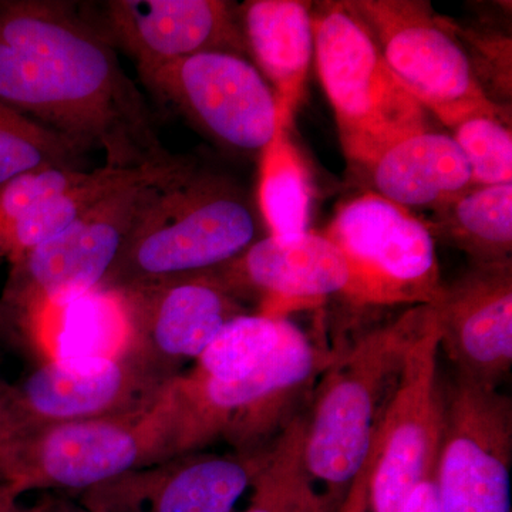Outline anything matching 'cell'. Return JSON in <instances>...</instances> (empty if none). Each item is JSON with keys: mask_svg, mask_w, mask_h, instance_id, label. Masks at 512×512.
<instances>
[{"mask_svg": "<svg viewBox=\"0 0 512 512\" xmlns=\"http://www.w3.org/2000/svg\"><path fill=\"white\" fill-rule=\"evenodd\" d=\"M0 103L84 154L103 151L107 167L180 160L164 147L90 3L0 0Z\"/></svg>", "mask_w": 512, "mask_h": 512, "instance_id": "obj_1", "label": "cell"}, {"mask_svg": "<svg viewBox=\"0 0 512 512\" xmlns=\"http://www.w3.org/2000/svg\"><path fill=\"white\" fill-rule=\"evenodd\" d=\"M197 421L181 376L141 412L42 427L0 450V484L30 491L92 488L140 468L201 451Z\"/></svg>", "mask_w": 512, "mask_h": 512, "instance_id": "obj_2", "label": "cell"}, {"mask_svg": "<svg viewBox=\"0 0 512 512\" xmlns=\"http://www.w3.org/2000/svg\"><path fill=\"white\" fill-rule=\"evenodd\" d=\"M433 312V305L404 308L396 318L367 330L336 355L315 384L303 409V464L338 508L369 458L407 352Z\"/></svg>", "mask_w": 512, "mask_h": 512, "instance_id": "obj_3", "label": "cell"}, {"mask_svg": "<svg viewBox=\"0 0 512 512\" xmlns=\"http://www.w3.org/2000/svg\"><path fill=\"white\" fill-rule=\"evenodd\" d=\"M256 239L258 220L242 188L185 158L141 212L100 288L126 289L215 271Z\"/></svg>", "mask_w": 512, "mask_h": 512, "instance_id": "obj_4", "label": "cell"}, {"mask_svg": "<svg viewBox=\"0 0 512 512\" xmlns=\"http://www.w3.org/2000/svg\"><path fill=\"white\" fill-rule=\"evenodd\" d=\"M320 83L349 163L365 173L397 141L429 130V113L384 62L375 37L345 3L313 13Z\"/></svg>", "mask_w": 512, "mask_h": 512, "instance_id": "obj_5", "label": "cell"}, {"mask_svg": "<svg viewBox=\"0 0 512 512\" xmlns=\"http://www.w3.org/2000/svg\"><path fill=\"white\" fill-rule=\"evenodd\" d=\"M114 192L72 227L12 262L0 298V336L47 308L100 288L141 212L178 165Z\"/></svg>", "mask_w": 512, "mask_h": 512, "instance_id": "obj_6", "label": "cell"}, {"mask_svg": "<svg viewBox=\"0 0 512 512\" xmlns=\"http://www.w3.org/2000/svg\"><path fill=\"white\" fill-rule=\"evenodd\" d=\"M348 266L342 298L359 311L433 305L443 291L436 241L410 210L365 192L323 232Z\"/></svg>", "mask_w": 512, "mask_h": 512, "instance_id": "obj_7", "label": "cell"}, {"mask_svg": "<svg viewBox=\"0 0 512 512\" xmlns=\"http://www.w3.org/2000/svg\"><path fill=\"white\" fill-rule=\"evenodd\" d=\"M338 353L323 349L289 320L281 342L254 372L234 382L181 375L208 444L225 440L241 453L272 447L305 409Z\"/></svg>", "mask_w": 512, "mask_h": 512, "instance_id": "obj_8", "label": "cell"}, {"mask_svg": "<svg viewBox=\"0 0 512 512\" xmlns=\"http://www.w3.org/2000/svg\"><path fill=\"white\" fill-rule=\"evenodd\" d=\"M375 37L384 62L427 113L453 128L480 114H501L484 92L450 20L414 0L348 2Z\"/></svg>", "mask_w": 512, "mask_h": 512, "instance_id": "obj_9", "label": "cell"}, {"mask_svg": "<svg viewBox=\"0 0 512 512\" xmlns=\"http://www.w3.org/2000/svg\"><path fill=\"white\" fill-rule=\"evenodd\" d=\"M439 353L434 311L407 352L373 437L369 512H402L417 485L434 476L444 430Z\"/></svg>", "mask_w": 512, "mask_h": 512, "instance_id": "obj_10", "label": "cell"}, {"mask_svg": "<svg viewBox=\"0 0 512 512\" xmlns=\"http://www.w3.org/2000/svg\"><path fill=\"white\" fill-rule=\"evenodd\" d=\"M138 76L161 103L228 150L261 156L274 137V90L248 57L201 53Z\"/></svg>", "mask_w": 512, "mask_h": 512, "instance_id": "obj_11", "label": "cell"}, {"mask_svg": "<svg viewBox=\"0 0 512 512\" xmlns=\"http://www.w3.org/2000/svg\"><path fill=\"white\" fill-rule=\"evenodd\" d=\"M434 471L440 512H511L512 403L493 387L454 377Z\"/></svg>", "mask_w": 512, "mask_h": 512, "instance_id": "obj_12", "label": "cell"}, {"mask_svg": "<svg viewBox=\"0 0 512 512\" xmlns=\"http://www.w3.org/2000/svg\"><path fill=\"white\" fill-rule=\"evenodd\" d=\"M171 382L130 353L47 359L20 382L12 383L15 439L55 424L141 412L156 402Z\"/></svg>", "mask_w": 512, "mask_h": 512, "instance_id": "obj_13", "label": "cell"}, {"mask_svg": "<svg viewBox=\"0 0 512 512\" xmlns=\"http://www.w3.org/2000/svg\"><path fill=\"white\" fill-rule=\"evenodd\" d=\"M131 323L130 355L165 380L197 362L222 326L247 313L212 272L119 289Z\"/></svg>", "mask_w": 512, "mask_h": 512, "instance_id": "obj_14", "label": "cell"}, {"mask_svg": "<svg viewBox=\"0 0 512 512\" xmlns=\"http://www.w3.org/2000/svg\"><path fill=\"white\" fill-rule=\"evenodd\" d=\"M274 446L255 453L184 454L92 488L80 494V504L93 512H234Z\"/></svg>", "mask_w": 512, "mask_h": 512, "instance_id": "obj_15", "label": "cell"}, {"mask_svg": "<svg viewBox=\"0 0 512 512\" xmlns=\"http://www.w3.org/2000/svg\"><path fill=\"white\" fill-rule=\"evenodd\" d=\"M137 72L208 52L248 57L237 3L224 0H107L90 3Z\"/></svg>", "mask_w": 512, "mask_h": 512, "instance_id": "obj_16", "label": "cell"}, {"mask_svg": "<svg viewBox=\"0 0 512 512\" xmlns=\"http://www.w3.org/2000/svg\"><path fill=\"white\" fill-rule=\"evenodd\" d=\"M211 272L239 301L255 299L256 313L278 319L318 308L330 296L342 295L348 284L342 252L325 234L313 231L256 239Z\"/></svg>", "mask_w": 512, "mask_h": 512, "instance_id": "obj_17", "label": "cell"}, {"mask_svg": "<svg viewBox=\"0 0 512 512\" xmlns=\"http://www.w3.org/2000/svg\"><path fill=\"white\" fill-rule=\"evenodd\" d=\"M440 350L457 377L478 386L503 382L512 365V262L474 264L433 303Z\"/></svg>", "mask_w": 512, "mask_h": 512, "instance_id": "obj_18", "label": "cell"}, {"mask_svg": "<svg viewBox=\"0 0 512 512\" xmlns=\"http://www.w3.org/2000/svg\"><path fill=\"white\" fill-rule=\"evenodd\" d=\"M238 15L248 55L274 90L278 117L292 124L315 55L311 3L251 0Z\"/></svg>", "mask_w": 512, "mask_h": 512, "instance_id": "obj_19", "label": "cell"}, {"mask_svg": "<svg viewBox=\"0 0 512 512\" xmlns=\"http://www.w3.org/2000/svg\"><path fill=\"white\" fill-rule=\"evenodd\" d=\"M365 174L372 192L406 210H434L474 187L470 165L454 138L431 128L394 143Z\"/></svg>", "mask_w": 512, "mask_h": 512, "instance_id": "obj_20", "label": "cell"}, {"mask_svg": "<svg viewBox=\"0 0 512 512\" xmlns=\"http://www.w3.org/2000/svg\"><path fill=\"white\" fill-rule=\"evenodd\" d=\"M47 359H93L127 355L131 323L119 289L97 288L47 306L23 326Z\"/></svg>", "mask_w": 512, "mask_h": 512, "instance_id": "obj_21", "label": "cell"}, {"mask_svg": "<svg viewBox=\"0 0 512 512\" xmlns=\"http://www.w3.org/2000/svg\"><path fill=\"white\" fill-rule=\"evenodd\" d=\"M431 211L424 224L434 241L466 252L474 264L511 259L512 183L474 185Z\"/></svg>", "mask_w": 512, "mask_h": 512, "instance_id": "obj_22", "label": "cell"}, {"mask_svg": "<svg viewBox=\"0 0 512 512\" xmlns=\"http://www.w3.org/2000/svg\"><path fill=\"white\" fill-rule=\"evenodd\" d=\"M174 164L144 168H116L104 165L89 171L82 183L52 198L18 224L13 225L8 234L0 239V255L8 256L10 264L18 261L20 256L25 255L30 249L45 244L72 227L74 222L79 221L114 192L146 180L165 168L173 167Z\"/></svg>", "mask_w": 512, "mask_h": 512, "instance_id": "obj_23", "label": "cell"}, {"mask_svg": "<svg viewBox=\"0 0 512 512\" xmlns=\"http://www.w3.org/2000/svg\"><path fill=\"white\" fill-rule=\"evenodd\" d=\"M291 128L292 124L278 117L274 137L259 156V214L268 235L275 237L303 234L311 222V175Z\"/></svg>", "mask_w": 512, "mask_h": 512, "instance_id": "obj_24", "label": "cell"}, {"mask_svg": "<svg viewBox=\"0 0 512 512\" xmlns=\"http://www.w3.org/2000/svg\"><path fill=\"white\" fill-rule=\"evenodd\" d=\"M303 410L276 440L242 512H336L309 477L302 457Z\"/></svg>", "mask_w": 512, "mask_h": 512, "instance_id": "obj_25", "label": "cell"}, {"mask_svg": "<svg viewBox=\"0 0 512 512\" xmlns=\"http://www.w3.org/2000/svg\"><path fill=\"white\" fill-rule=\"evenodd\" d=\"M289 319L242 313L228 320L195 362L191 375L214 382H234L254 372L274 352Z\"/></svg>", "mask_w": 512, "mask_h": 512, "instance_id": "obj_26", "label": "cell"}, {"mask_svg": "<svg viewBox=\"0 0 512 512\" xmlns=\"http://www.w3.org/2000/svg\"><path fill=\"white\" fill-rule=\"evenodd\" d=\"M84 156L66 138L0 103V185L40 168L86 170Z\"/></svg>", "mask_w": 512, "mask_h": 512, "instance_id": "obj_27", "label": "cell"}, {"mask_svg": "<svg viewBox=\"0 0 512 512\" xmlns=\"http://www.w3.org/2000/svg\"><path fill=\"white\" fill-rule=\"evenodd\" d=\"M474 185L512 183V133L507 116L480 114L451 128Z\"/></svg>", "mask_w": 512, "mask_h": 512, "instance_id": "obj_28", "label": "cell"}, {"mask_svg": "<svg viewBox=\"0 0 512 512\" xmlns=\"http://www.w3.org/2000/svg\"><path fill=\"white\" fill-rule=\"evenodd\" d=\"M87 170L40 168L0 185V239L13 225L86 178Z\"/></svg>", "mask_w": 512, "mask_h": 512, "instance_id": "obj_29", "label": "cell"}, {"mask_svg": "<svg viewBox=\"0 0 512 512\" xmlns=\"http://www.w3.org/2000/svg\"><path fill=\"white\" fill-rule=\"evenodd\" d=\"M372 456L359 471L336 512H369V476Z\"/></svg>", "mask_w": 512, "mask_h": 512, "instance_id": "obj_30", "label": "cell"}, {"mask_svg": "<svg viewBox=\"0 0 512 512\" xmlns=\"http://www.w3.org/2000/svg\"><path fill=\"white\" fill-rule=\"evenodd\" d=\"M15 439L12 414V383L0 373V450Z\"/></svg>", "mask_w": 512, "mask_h": 512, "instance_id": "obj_31", "label": "cell"}, {"mask_svg": "<svg viewBox=\"0 0 512 512\" xmlns=\"http://www.w3.org/2000/svg\"><path fill=\"white\" fill-rule=\"evenodd\" d=\"M402 512H440L433 477L417 485Z\"/></svg>", "mask_w": 512, "mask_h": 512, "instance_id": "obj_32", "label": "cell"}, {"mask_svg": "<svg viewBox=\"0 0 512 512\" xmlns=\"http://www.w3.org/2000/svg\"><path fill=\"white\" fill-rule=\"evenodd\" d=\"M20 498L22 497L0 484V512H42L39 504L25 505Z\"/></svg>", "mask_w": 512, "mask_h": 512, "instance_id": "obj_33", "label": "cell"}, {"mask_svg": "<svg viewBox=\"0 0 512 512\" xmlns=\"http://www.w3.org/2000/svg\"><path fill=\"white\" fill-rule=\"evenodd\" d=\"M39 504L42 512H93L80 503L66 500V498L47 497L43 498Z\"/></svg>", "mask_w": 512, "mask_h": 512, "instance_id": "obj_34", "label": "cell"}, {"mask_svg": "<svg viewBox=\"0 0 512 512\" xmlns=\"http://www.w3.org/2000/svg\"><path fill=\"white\" fill-rule=\"evenodd\" d=\"M0 256H2V255H0Z\"/></svg>", "mask_w": 512, "mask_h": 512, "instance_id": "obj_35", "label": "cell"}]
</instances>
